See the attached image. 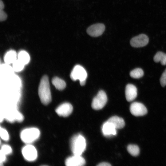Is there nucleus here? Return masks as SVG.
Here are the masks:
<instances>
[{"mask_svg":"<svg viewBox=\"0 0 166 166\" xmlns=\"http://www.w3.org/2000/svg\"><path fill=\"white\" fill-rule=\"evenodd\" d=\"M38 93L41 101L43 105H47L50 102L52 97L49 78L47 75H44L41 80Z\"/></svg>","mask_w":166,"mask_h":166,"instance_id":"nucleus-1","label":"nucleus"},{"mask_svg":"<svg viewBox=\"0 0 166 166\" xmlns=\"http://www.w3.org/2000/svg\"><path fill=\"white\" fill-rule=\"evenodd\" d=\"M70 145L74 155H81L86 148L85 139L81 134L75 135L71 138Z\"/></svg>","mask_w":166,"mask_h":166,"instance_id":"nucleus-2","label":"nucleus"},{"mask_svg":"<svg viewBox=\"0 0 166 166\" xmlns=\"http://www.w3.org/2000/svg\"><path fill=\"white\" fill-rule=\"evenodd\" d=\"M87 77V74L85 69L78 65L74 66L70 74L71 79L74 81L79 80L81 86L85 84Z\"/></svg>","mask_w":166,"mask_h":166,"instance_id":"nucleus-3","label":"nucleus"},{"mask_svg":"<svg viewBox=\"0 0 166 166\" xmlns=\"http://www.w3.org/2000/svg\"><path fill=\"white\" fill-rule=\"evenodd\" d=\"M40 132L36 128H30L23 130L20 134L22 140L26 143H31L37 139L39 136Z\"/></svg>","mask_w":166,"mask_h":166,"instance_id":"nucleus-4","label":"nucleus"},{"mask_svg":"<svg viewBox=\"0 0 166 166\" xmlns=\"http://www.w3.org/2000/svg\"><path fill=\"white\" fill-rule=\"evenodd\" d=\"M107 101V97L106 93L104 91L100 90L93 98L92 103V107L96 110L101 109L104 107Z\"/></svg>","mask_w":166,"mask_h":166,"instance_id":"nucleus-5","label":"nucleus"},{"mask_svg":"<svg viewBox=\"0 0 166 166\" xmlns=\"http://www.w3.org/2000/svg\"><path fill=\"white\" fill-rule=\"evenodd\" d=\"M148 42V36L144 34H141L132 38L130 41V44L133 47L138 48L146 45Z\"/></svg>","mask_w":166,"mask_h":166,"instance_id":"nucleus-6","label":"nucleus"},{"mask_svg":"<svg viewBox=\"0 0 166 166\" xmlns=\"http://www.w3.org/2000/svg\"><path fill=\"white\" fill-rule=\"evenodd\" d=\"M105 30V25L101 23H96L89 26L87 29V33L90 36L96 37L101 35Z\"/></svg>","mask_w":166,"mask_h":166,"instance_id":"nucleus-7","label":"nucleus"},{"mask_svg":"<svg viewBox=\"0 0 166 166\" xmlns=\"http://www.w3.org/2000/svg\"><path fill=\"white\" fill-rule=\"evenodd\" d=\"M131 114L136 116H142L146 114L147 112V109L142 104L138 102L132 103L130 107Z\"/></svg>","mask_w":166,"mask_h":166,"instance_id":"nucleus-8","label":"nucleus"},{"mask_svg":"<svg viewBox=\"0 0 166 166\" xmlns=\"http://www.w3.org/2000/svg\"><path fill=\"white\" fill-rule=\"evenodd\" d=\"M22 152L24 158L28 161H34L37 157V152L36 148L31 145L25 146L22 149Z\"/></svg>","mask_w":166,"mask_h":166,"instance_id":"nucleus-9","label":"nucleus"},{"mask_svg":"<svg viewBox=\"0 0 166 166\" xmlns=\"http://www.w3.org/2000/svg\"><path fill=\"white\" fill-rule=\"evenodd\" d=\"M73 110V107L69 103L65 102L59 106L56 109L55 111L59 116L67 117L69 116Z\"/></svg>","mask_w":166,"mask_h":166,"instance_id":"nucleus-10","label":"nucleus"},{"mask_svg":"<svg viewBox=\"0 0 166 166\" xmlns=\"http://www.w3.org/2000/svg\"><path fill=\"white\" fill-rule=\"evenodd\" d=\"M65 164L67 166H83L85 164V161L81 155H73L66 159Z\"/></svg>","mask_w":166,"mask_h":166,"instance_id":"nucleus-11","label":"nucleus"},{"mask_svg":"<svg viewBox=\"0 0 166 166\" xmlns=\"http://www.w3.org/2000/svg\"><path fill=\"white\" fill-rule=\"evenodd\" d=\"M125 95L127 101H131L134 100L137 96V89L133 85L128 84L126 86Z\"/></svg>","mask_w":166,"mask_h":166,"instance_id":"nucleus-12","label":"nucleus"},{"mask_svg":"<svg viewBox=\"0 0 166 166\" xmlns=\"http://www.w3.org/2000/svg\"><path fill=\"white\" fill-rule=\"evenodd\" d=\"M116 130L113 125L108 121L105 122L102 127L103 134L106 136L116 135L117 134Z\"/></svg>","mask_w":166,"mask_h":166,"instance_id":"nucleus-13","label":"nucleus"},{"mask_svg":"<svg viewBox=\"0 0 166 166\" xmlns=\"http://www.w3.org/2000/svg\"><path fill=\"white\" fill-rule=\"evenodd\" d=\"M107 121L112 123L117 129L122 128L125 125L124 119L117 116H113Z\"/></svg>","mask_w":166,"mask_h":166,"instance_id":"nucleus-14","label":"nucleus"},{"mask_svg":"<svg viewBox=\"0 0 166 166\" xmlns=\"http://www.w3.org/2000/svg\"><path fill=\"white\" fill-rule=\"evenodd\" d=\"M17 54L14 50H10L5 54L4 60L5 63L7 64L13 63L17 59Z\"/></svg>","mask_w":166,"mask_h":166,"instance_id":"nucleus-15","label":"nucleus"},{"mask_svg":"<svg viewBox=\"0 0 166 166\" xmlns=\"http://www.w3.org/2000/svg\"><path fill=\"white\" fill-rule=\"evenodd\" d=\"M52 82L56 88L59 90H63L66 87V84L65 82L63 80L57 77H53Z\"/></svg>","mask_w":166,"mask_h":166,"instance_id":"nucleus-16","label":"nucleus"},{"mask_svg":"<svg viewBox=\"0 0 166 166\" xmlns=\"http://www.w3.org/2000/svg\"><path fill=\"white\" fill-rule=\"evenodd\" d=\"M18 59L25 65L28 64L30 60L29 54L27 52L24 50L21 51L18 53Z\"/></svg>","mask_w":166,"mask_h":166,"instance_id":"nucleus-17","label":"nucleus"},{"mask_svg":"<svg viewBox=\"0 0 166 166\" xmlns=\"http://www.w3.org/2000/svg\"><path fill=\"white\" fill-rule=\"evenodd\" d=\"M153 60L155 62H160L162 65H166V54L161 51L157 52L154 56Z\"/></svg>","mask_w":166,"mask_h":166,"instance_id":"nucleus-18","label":"nucleus"},{"mask_svg":"<svg viewBox=\"0 0 166 166\" xmlns=\"http://www.w3.org/2000/svg\"><path fill=\"white\" fill-rule=\"evenodd\" d=\"M127 150L128 152L133 156H136L139 154V148L138 146L136 145H129L127 146Z\"/></svg>","mask_w":166,"mask_h":166,"instance_id":"nucleus-19","label":"nucleus"},{"mask_svg":"<svg viewBox=\"0 0 166 166\" xmlns=\"http://www.w3.org/2000/svg\"><path fill=\"white\" fill-rule=\"evenodd\" d=\"M144 74V71L142 69L137 68L131 71L130 75L132 78L138 79L142 77Z\"/></svg>","mask_w":166,"mask_h":166,"instance_id":"nucleus-20","label":"nucleus"},{"mask_svg":"<svg viewBox=\"0 0 166 166\" xmlns=\"http://www.w3.org/2000/svg\"><path fill=\"white\" fill-rule=\"evenodd\" d=\"M12 67L14 70L15 72H20L24 68L25 65L18 59H17L13 63Z\"/></svg>","mask_w":166,"mask_h":166,"instance_id":"nucleus-21","label":"nucleus"},{"mask_svg":"<svg viewBox=\"0 0 166 166\" xmlns=\"http://www.w3.org/2000/svg\"><path fill=\"white\" fill-rule=\"evenodd\" d=\"M0 136L2 139L5 141H7L9 139V135L7 131L3 128L1 127L0 129Z\"/></svg>","mask_w":166,"mask_h":166,"instance_id":"nucleus-22","label":"nucleus"},{"mask_svg":"<svg viewBox=\"0 0 166 166\" xmlns=\"http://www.w3.org/2000/svg\"><path fill=\"white\" fill-rule=\"evenodd\" d=\"M0 151L6 155L10 154L12 152V149L10 146L4 145L2 147Z\"/></svg>","mask_w":166,"mask_h":166,"instance_id":"nucleus-23","label":"nucleus"},{"mask_svg":"<svg viewBox=\"0 0 166 166\" xmlns=\"http://www.w3.org/2000/svg\"><path fill=\"white\" fill-rule=\"evenodd\" d=\"M14 120L19 122L22 121L24 119V117L22 114L18 111L14 112Z\"/></svg>","mask_w":166,"mask_h":166,"instance_id":"nucleus-24","label":"nucleus"},{"mask_svg":"<svg viewBox=\"0 0 166 166\" xmlns=\"http://www.w3.org/2000/svg\"><path fill=\"white\" fill-rule=\"evenodd\" d=\"M161 85L164 87L166 85V69L162 73L160 79Z\"/></svg>","mask_w":166,"mask_h":166,"instance_id":"nucleus-25","label":"nucleus"},{"mask_svg":"<svg viewBox=\"0 0 166 166\" xmlns=\"http://www.w3.org/2000/svg\"><path fill=\"white\" fill-rule=\"evenodd\" d=\"M7 18V15L3 10H0V21L1 22L5 20Z\"/></svg>","mask_w":166,"mask_h":166,"instance_id":"nucleus-26","label":"nucleus"},{"mask_svg":"<svg viewBox=\"0 0 166 166\" xmlns=\"http://www.w3.org/2000/svg\"><path fill=\"white\" fill-rule=\"evenodd\" d=\"M6 155L1 151L0 152V162H3L6 159Z\"/></svg>","mask_w":166,"mask_h":166,"instance_id":"nucleus-27","label":"nucleus"},{"mask_svg":"<svg viewBox=\"0 0 166 166\" xmlns=\"http://www.w3.org/2000/svg\"><path fill=\"white\" fill-rule=\"evenodd\" d=\"M97 165L98 166H110L111 165L108 163L103 162L100 163Z\"/></svg>","mask_w":166,"mask_h":166,"instance_id":"nucleus-28","label":"nucleus"},{"mask_svg":"<svg viewBox=\"0 0 166 166\" xmlns=\"http://www.w3.org/2000/svg\"><path fill=\"white\" fill-rule=\"evenodd\" d=\"M4 7V5L3 2L0 0V10H3Z\"/></svg>","mask_w":166,"mask_h":166,"instance_id":"nucleus-29","label":"nucleus"}]
</instances>
